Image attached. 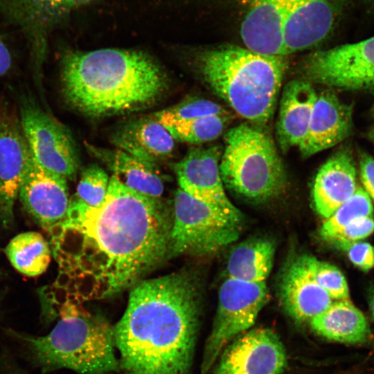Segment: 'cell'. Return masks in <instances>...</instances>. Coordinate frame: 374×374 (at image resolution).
<instances>
[{
  "label": "cell",
  "instance_id": "cell-1",
  "mask_svg": "<svg viewBox=\"0 0 374 374\" xmlns=\"http://www.w3.org/2000/svg\"><path fill=\"white\" fill-rule=\"evenodd\" d=\"M172 206L112 175L103 203L75 195L53 236L54 256L77 259L97 279L96 299L133 287L168 258Z\"/></svg>",
  "mask_w": 374,
  "mask_h": 374
},
{
  "label": "cell",
  "instance_id": "cell-2",
  "mask_svg": "<svg viewBox=\"0 0 374 374\" xmlns=\"http://www.w3.org/2000/svg\"><path fill=\"white\" fill-rule=\"evenodd\" d=\"M199 279L181 269L141 280L114 326L125 374H190L201 313Z\"/></svg>",
  "mask_w": 374,
  "mask_h": 374
},
{
  "label": "cell",
  "instance_id": "cell-3",
  "mask_svg": "<svg viewBox=\"0 0 374 374\" xmlns=\"http://www.w3.org/2000/svg\"><path fill=\"white\" fill-rule=\"evenodd\" d=\"M60 75L67 103L93 117L144 108L168 87L161 66L150 55L136 50L66 51L62 57Z\"/></svg>",
  "mask_w": 374,
  "mask_h": 374
},
{
  "label": "cell",
  "instance_id": "cell-4",
  "mask_svg": "<svg viewBox=\"0 0 374 374\" xmlns=\"http://www.w3.org/2000/svg\"><path fill=\"white\" fill-rule=\"evenodd\" d=\"M197 64L207 86L239 116L261 127L269 122L288 68L286 56L224 44L200 52Z\"/></svg>",
  "mask_w": 374,
  "mask_h": 374
},
{
  "label": "cell",
  "instance_id": "cell-5",
  "mask_svg": "<svg viewBox=\"0 0 374 374\" xmlns=\"http://www.w3.org/2000/svg\"><path fill=\"white\" fill-rule=\"evenodd\" d=\"M80 304L66 301L59 319L44 336L17 335L42 372L69 369L78 374H112L120 369L114 326Z\"/></svg>",
  "mask_w": 374,
  "mask_h": 374
},
{
  "label": "cell",
  "instance_id": "cell-6",
  "mask_svg": "<svg viewBox=\"0 0 374 374\" xmlns=\"http://www.w3.org/2000/svg\"><path fill=\"white\" fill-rule=\"evenodd\" d=\"M220 162L224 185L254 203L269 201L286 188L285 168L272 138L261 127L242 123L224 136Z\"/></svg>",
  "mask_w": 374,
  "mask_h": 374
},
{
  "label": "cell",
  "instance_id": "cell-7",
  "mask_svg": "<svg viewBox=\"0 0 374 374\" xmlns=\"http://www.w3.org/2000/svg\"><path fill=\"white\" fill-rule=\"evenodd\" d=\"M168 258L208 256L238 239L242 223L179 188L175 193Z\"/></svg>",
  "mask_w": 374,
  "mask_h": 374
},
{
  "label": "cell",
  "instance_id": "cell-8",
  "mask_svg": "<svg viewBox=\"0 0 374 374\" xmlns=\"http://www.w3.org/2000/svg\"><path fill=\"white\" fill-rule=\"evenodd\" d=\"M269 300L266 281L251 283L227 278L222 283L211 332L204 346L202 374L212 368L231 341L253 326Z\"/></svg>",
  "mask_w": 374,
  "mask_h": 374
},
{
  "label": "cell",
  "instance_id": "cell-9",
  "mask_svg": "<svg viewBox=\"0 0 374 374\" xmlns=\"http://www.w3.org/2000/svg\"><path fill=\"white\" fill-rule=\"evenodd\" d=\"M95 1L0 0V17L19 30L28 43L34 80L42 96L50 35L73 11Z\"/></svg>",
  "mask_w": 374,
  "mask_h": 374
},
{
  "label": "cell",
  "instance_id": "cell-10",
  "mask_svg": "<svg viewBox=\"0 0 374 374\" xmlns=\"http://www.w3.org/2000/svg\"><path fill=\"white\" fill-rule=\"evenodd\" d=\"M305 80L330 88L374 93V36L309 55Z\"/></svg>",
  "mask_w": 374,
  "mask_h": 374
},
{
  "label": "cell",
  "instance_id": "cell-11",
  "mask_svg": "<svg viewBox=\"0 0 374 374\" xmlns=\"http://www.w3.org/2000/svg\"><path fill=\"white\" fill-rule=\"evenodd\" d=\"M18 114L34 159L44 169L66 179H73L78 168V158L66 128L28 94L20 96Z\"/></svg>",
  "mask_w": 374,
  "mask_h": 374
},
{
  "label": "cell",
  "instance_id": "cell-12",
  "mask_svg": "<svg viewBox=\"0 0 374 374\" xmlns=\"http://www.w3.org/2000/svg\"><path fill=\"white\" fill-rule=\"evenodd\" d=\"M287 366V353L280 337L271 328H257L225 347L213 374H283Z\"/></svg>",
  "mask_w": 374,
  "mask_h": 374
},
{
  "label": "cell",
  "instance_id": "cell-13",
  "mask_svg": "<svg viewBox=\"0 0 374 374\" xmlns=\"http://www.w3.org/2000/svg\"><path fill=\"white\" fill-rule=\"evenodd\" d=\"M222 150L216 145L193 148L175 164L174 170L181 190L242 223L243 215L228 198L221 177Z\"/></svg>",
  "mask_w": 374,
  "mask_h": 374
},
{
  "label": "cell",
  "instance_id": "cell-14",
  "mask_svg": "<svg viewBox=\"0 0 374 374\" xmlns=\"http://www.w3.org/2000/svg\"><path fill=\"white\" fill-rule=\"evenodd\" d=\"M350 0H291L283 28L286 54L325 41L338 25Z\"/></svg>",
  "mask_w": 374,
  "mask_h": 374
},
{
  "label": "cell",
  "instance_id": "cell-15",
  "mask_svg": "<svg viewBox=\"0 0 374 374\" xmlns=\"http://www.w3.org/2000/svg\"><path fill=\"white\" fill-rule=\"evenodd\" d=\"M19 114L0 98V222L10 226L29 156Z\"/></svg>",
  "mask_w": 374,
  "mask_h": 374
},
{
  "label": "cell",
  "instance_id": "cell-16",
  "mask_svg": "<svg viewBox=\"0 0 374 374\" xmlns=\"http://www.w3.org/2000/svg\"><path fill=\"white\" fill-rule=\"evenodd\" d=\"M66 180L42 168L29 152L18 196L25 210L46 229L66 215L70 201Z\"/></svg>",
  "mask_w": 374,
  "mask_h": 374
},
{
  "label": "cell",
  "instance_id": "cell-17",
  "mask_svg": "<svg viewBox=\"0 0 374 374\" xmlns=\"http://www.w3.org/2000/svg\"><path fill=\"white\" fill-rule=\"evenodd\" d=\"M353 107L341 100L331 90L317 93L308 130L299 146L303 158L330 148L352 133Z\"/></svg>",
  "mask_w": 374,
  "mask_h": 374
},
{
  "label": "cell",
  "instance_id": "cell-18",
  "mask_svg": "<svg viewBox=\"0 0 374 374\" xmlns=\"http://www.w3.org/2000/svg\"><path fill=\"white\" fill-rule=\"evenodd\" d=\"M291 0H247L240 25L245 47L255 53L286 56L283 28Z\"/></svg>",
  "mask_w": 374,
  "mask_h": 374
},
{
  "label": "cell",
  "instance_id": "cell-19",
  "mask_svg": "<svg viewBox=\"0 0 374 374\" xmlns=\"http://www.w3.org/2000/svg\"><path fill=\"white\" fill-rule=\"evenodd\" d=\"M278 297L285 311L298 323L309 322L333 301L312 277L305 255L296 257L285 268L278 285Z\"/></svg>",
  "mask_w": 374,
  "mask_h": 374
},
{
  "label": "cell",
  "instance_id": "cell-20",
  "mask_svg": "<svg viewBox=\"0 0 374 374\" xmlns=\"http://www.w3.org/2000/svg\"><path fill=\"white\" fill-rule=\"evenodd\" d=\"M357 168L352 152L341 148L318 170L312 186V200L317 213L328 218L355 192Z\"/></svg>",
  "mask_w": 374,
  "mask_h": 374
},
{
  "label": "cell",
  "instance_id": "cell-21",
  "mask_svg": "<svg viewBox=\"0 0 374 374\" xmlns=\"http://www.w3.org/2000/svg\"><path fill=\"white\" fill-rule=\"evenodd\" d=\"M317 98L313 84L306 80H292L283 87L276 123V138L283 152L303 141Z\"/></svg>",
  "mask_w": 374,
  "mask_h": 374
},
{
  "label": "cell",
  "instance_id": "cell-22",
  "mask_svg": "<svg viewBox=\"0 0 374 374\" xmlns=\"http://www.w3.org/2000/svg\"><path fill=\"white\" fill-rule=\"evenodd\" d=\"M112 142L118 149L153 163L167 159L175 148L171 134L152 116L123 125L114 134Z\"/></svg>",
  "mask_w": 374,
  "mask_h": 374
},
{
  "label": "cell",
  "instance_id": "cell-23",
  "mask_svg": "<svg viewBox=\"0 0 374 374\" xmlns=\"http://www.w3.org/2000/svg\"><path fill=\"white\" fill-rule=\"evenodd\" d=\"M89 152L104 163L127 187L143 195L161 198L163 181L156 165L119 149L87 145Z\"/></svg>",
  "mask_w": 374,
  "mask_h": 374
},
{
  "label": "cell",
  "instance_id": "cell-24",
  "mask_svg": "<svg viewBox=\"0 0 374 374\" xmlns=\"http://www.w3.org/2000/svg\"><path fill=\"white\" fill-rule=\"evenodd\" d=\"M309 323L316 334L332 341L362 344L371 338L367 319L350 299L332 301Z\"/></svg>",
  "mask_w": 374,
  "mask_h": 374
},
{
  "label": "cell",
  "instance_id": "cell-25",
  "mask_svg": "<svg viewBox=\"0 0 374 374\" xmlns=\"http://www.w3.org/2000/svg\"><path fill=\"white\" fill-rule=\"evenodd\" d=\"M275 251L274 241L265 237L238 243L228 257L227 278L251 283L265 281L273 267Z\"/></svg>",
  "mask_w": 374,
  "mask_h": 374
},
{
  "label": "cell",
  "instance_id": "cell-26",
  "mask_svg": "<svg viewBox=\"0 0 374 374\" xmlns=\"http://www.w3.org/2000/svg\"><path fill=\"white\" fill-rule=\"evenodd\" d=\"M5 252L12 265L28 276L43 274L51 261L48 244L37 232L18 234L9 242Z\"/></svg>",
  "mask_w": 374,
  "mask_h": 374
},
{
  "label": "cell",
  "instance_id": "cell-27",
  "mask_svg": "<svg viewBox=\"0 0 374 374\" xmlns=\"http://www.w3.org/2000/svg\"><path fill=\"white\" fill-rule=\"evenodd\" d=\"M231 116L215 114L178 122L165 127L175 140L191 144H202L222 134Z\"/></svg>",
  "mask_w": 374,
  "mask_h": 374
},
{
  "label": "cell",
  "instance_id": "cell-28",
  "mask_svg": "<svg viewBox=\"0 0 374 374\" xmlns=\"http://www.w3.org/2000/svg\"><path fill=\"white\" fill-rule=\"evenodd\" d=\"M365 217H373V206L364 188L357 186L355 193L326 219L319 235L328 242L349 223Z\"/></svg>",
  "mask_w": 374,
  "mask_h": 374
},
{
  "label": "cell",
  "instance_id": "cell-29",
  "mask_svg": "<svg viewBox=\"0 0 374 374\" xmlns=\"http://www.w3.org/2000/svg\"><path fill=\"white\" fill-rule=\"evenodd\" d=\"M229 114L222 106L207 99L192 97L153 114L152 117L164 127L199 117Z\"/></svg>",
  "mask_w": 374,
  "mask_h": 374
},
{
  "label": "cell",
  "instance_id": "cell-30",
  "mask_svg": "<svg viewBox=\"0 0 374 374\" xmlns=\"http://www.w3.org/2000/svg\"><path fill=\"white\" fill-rule=\"evenodd\" d=\"M310 273L314 280L334 300L349 299V289L344 275L335 266L305 255Z\"/></svg>",
  "mask_w": 374,
  "mask_h": 374
},
{
  "label": "cell",
  "instance_id": "cell-31",
  "mask_svg": "<svg viewBox=\"0 0 374 374\" xmlns=\"http://www.w3.org/2000/svg\"><path fill=\"white\" fill-rule=\"evenodd\" d=\"M109 179L105 171L91 164L84 169L75 196L89 206L97 207L105 199Z\"/></svg>",
  "mask_w": 374,
  "mask_h": 374
},
{
  "label": "cell",
  "instance_id": "cell-32",
  "mask_svg": "<svg viewBox=\"0 0 374 374\" xmlns=\"http://www.w3.org/2000/svg\"><path fill=\"white\" fill-rule=\"evenodd\" d=\"M332 245L345 252L357 268L368 271L374 267V246L363 241H332Z\"/></svg>",
  "mask_w": 374,
  "mask_h": 374
},
{
  "label": "cell",
  "instance_id": "cell-33",
  "mask_svg": "<svg viewBox=\"0 0 374 374\" xmlns=\"http://www.w3.org/2000/svg\"><path fill=\"white\" fill-rule=\"evenodd\" d=\"M374 232L373 217H365L353 220L328 242L332 241L357 242L366 238Z\"/></svg>",
  "mask_w": 374,
  "mask_h": 374
},
{
  "label": "cell",
  "instance_id": "cell-34",
  "mask_svg": "<svg viewBox=\"0 0 374 374\" xmlns=\"http://www.w3.org/2000/svg\"><path fill=\"white\" fill-rule=\"evenodd\" d=\"M359 165L363 188L374 201V157L367 152H359Z\"/></svg>",
  "mask_w": 374,
  "mask_h": 374
},
{
  "label": "cell",
  "instance_id": "cell-35",
  "mask_svg": "<svg viewBox=\"0 0 374 374\" xmlns=\"http://www.w3.org/2000/svg\"><path fill=\"white\" fill-rule=\"evenodd\" d=\"M14 63L12 51L0 35V78L11 71Z\"/></svg>",
  "mask_w": 374,
  "mask_h": 374
},
{
  "label": "cell",
  "instance_id": "cell-36",
  "mask_svg": "<svg viewBox=\"0 0 374 374\" xmlns=\"http://www.w3.org/2000/svg\"><path fill=\"white\" fill-rule=\"evenodd\" d=\"M368 303L371 316L374 320V285L371 287L368 291Z\"/></svg>",
  "mask_w": 374,
  "mask_h": 374
},
{
  "label": "cell",
  "instance_id": "cell-37",
  "mask_svg": "<svg viewBox=\"0 0 374 374\" xmlns=\"http://www.w3.org/2000/svg\"><path fill=\"white\" fill-rule=\"evenodd\" d=\"M369 136H370L371 139L372 140V141L374 143V127L371 131V132L369 134Z\"/></svg>",
  "mask_w": 374,
  "mask_h": 374
},
{
  "label": "cell",
  "instance_id": "cell-38",
  "mask_svg": "<svg viewBox=\"0 0 374 374\" xmlns=\"http://www.w3.org/2000/svg\"><path fill=\"white\" fill-rule=\"evenodd\" d=\"M12 374H26L21 371H15L12 373Z\"/></svg>",
  "mask_w": 374,
  "mask_h": 374
},
{
  "label": "cell",
  "instance_id": "cell-39",
  "mask_svg": "<svg viewBox=\"0 0 374 374\" xmlns=\"http://www.w3.org/2000/svg\"><path fill=\"white\" fill-rule=\"evenodd\" d=\"M371 115L373 116H374V105L372 106L371 107Z\"/></svg>",
  "mask_w": 374,
  "mask_h": 374
},
{
  "label": "cell",
  "instance_id": "cell-40",
  "mask_svg": "<svg viewBox=\"0 0 374 374\" xmlns=\"http://www.w3.org/2000/svg\"><path fill=\"white\" fill-rule=\"evenodd\" d=\"M370 3L374 5V0H368Z\"/></svg>",
  "mask_w": 374,
  "mask_h": 374
}]
</instances>
